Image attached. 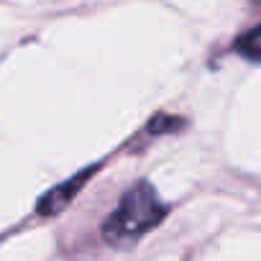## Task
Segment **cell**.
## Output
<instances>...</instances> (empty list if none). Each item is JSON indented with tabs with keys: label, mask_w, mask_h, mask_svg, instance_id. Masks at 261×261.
I'll return each instance as SVG.
<instances>
[{
	"label": "cell",
	"mask_w": 261,
	"mask_h": 261,
	"mask_svg": "<svg viewBox=\"0 0 261 261\" xmlns=\"http://www.w3.org/2000/svg\"><path fill=\"white\" fill-rule=\"evenodd\" d=\"M238 51L246 54L248 59H261V23L238 39Z\"/></svg>",
	"instance_id": "cell-3"
},
{
	"label": "cell",
	"mask_w": 261,
	"mask_h": 261,
	"mask_svg": "<svg viewBox=\"0 0 261 261\" xmlns=\"http://www.w3.org/2000/svg\"><path fill=\"white\" fill-rule=\"evenodd\" d=\"M164 215L167 207L159 200L156 190L149 182H139L123 195L118 207L102 223V238L110 246H130L144 238L151 228H156Z\"/></svg>",
	"instance_id": "cell-1"
},
{
	"label": "cell",
	"mask_w": 261,
	"mask_h": 261,
	"mask_svg": "<svg viewBox=\"0 0 261 261\" xmlns=\"http://www.w3.org/2000/svg\"><path fill=\"white\" fill-rule=\"evenodd\" d=\"M95 169H85L82 174H77V177H72V179H67L64 185H59V187H54V190H49L41 200H39V215H57V213H62L69 202H72V197L82 190V185L87 182V177L92 174Z\"/></svg>",
	"instance_id": "cell-2"
}]
</instances>
